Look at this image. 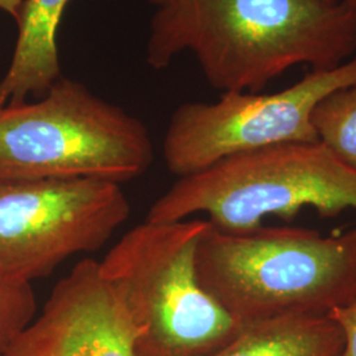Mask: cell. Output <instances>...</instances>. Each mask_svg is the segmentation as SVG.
I'll use <instances>...</instances> for the list:
<instances>
[{
  "label": "cell",
  "mask_w": 356,
  "mask_h": 356,
  "mask_svg": "<svg viewBox=\"0 0 356 356\" xmlns=\"http://www.w3.org/2000/svg\"><path fill=\"white\" fill-rule=\"evenodd\" d=\"M344 337L330 316H281L244 323L211 356H343Z\"/></svg>",
  "instance_id": "cell-10"
},
{
  "label": "cell",
  "mask_w": 356,
  "mask_h": 356,
  "mask_svg": "<svg viewBox=\"0 0 356 356\" xmlns=\"http://www.w3.org/2000/svg\"><path fill=\"white\" fill-rule=\"evenodd\" d=\"M23 3L24 0H0V10L11 15L16 20L19 17Z\"/></svg>",
  "instance_id": "cell-14"
},
{
  "label": "cell",
  "mask_w": 356,
  "mask_h": 356,
  "mask_svg": "<svg viewBox=\"0 0 356 356\" xmlns=\"http://www.w3.org/2000/svg\"><path fill=\"white\" fill-rule=\"evenodd\" d=\"M195 268L204 289L242 323L329 316L356 301V229L323 236L264 226L232 234L209 225Z\"/></svg>",
  "instance_id": "cell-2"
},
{
  "label": "cell",
  "mask_w": 356,
  "mask_h": 356,
  "mask_svg": "<svg viewBox=\"0 0 356 356\" xmlns=\"http://www.w3.org/2000/svg\"><path fill=\"white\" fill-rule=\"evenodd\" d=\"M318 141L343 165L356 170V85L335 90L312 114Z\"/></svg>",
  "instance_id": "cell-11"
},
{
  "label": "cell",
  "mask_w": 356,
  "mask_h": 356,
  "mask_svg": "<svg viewBox=\"0 0 356 356\" xmlns=\"http://www.w3.org/2000/svg\"><path fill=\"white\" fill-rule=\"evenodd\" d=\"M356 85V56L313 70L273 94L225 92L214 103H184L173 113L163 143L169 172L185 177L236 153L288 143H317L312 114L335 90Z\"/></svg>",
  "instance_id": "cell-7"
},
{
  "label": "cell",
  "mask_w": 356,
  "mask_h": 356,
  "mask_svg": "<svg viewBox=\"0 0 356 356\" xmlns=\"http://www.w3.org/2000/svg\"><path fill=\"white\" fill-rule=\"evenodd\" d=\"M69 0H24L11 64L0 81V107L41 98L61 78L57 35Z\"/></svg>",
  "instance_id": "cell-9"
},
{
  "label": "cell",
  "mask_w": 356,
  "mask_h": 356,
  "mask_svg": "<svg viewBox=\"0 0 356 356\" xmlns=\"http://www.w3.org/2000/svg\"><path fill=\"white\" fill-rule=\"evenodd\" d=\"M209 225L144 220L99 261L140 331L136 355L211 356L242 331L197 275V244Z\"/></svg>",
  "instance_id": "cell-3"
},
{
  "label": "cell",
  "mask_w": 356,
  "mask_h": 356,
  "mask_svg": "<svg viewBox=\"0 0 356 356\" xmlns=\"http://www.w3.org/2000/svg\"><path fill=\"white\" fill-rule=\"evenodd\" d=\"M129 211L111 181H0V277L31 284L51 276L69 257L102 248Z\"/></svg>",
  "instance_id": "cell-6"
},
{
  "label": "cell",
  "mask_w": 356,
  "mask_h": 356,
  "mask_svg": "<svg viewBox=\"0 0 356 356\" xmlns=\"http://www.w3.org/2000/svg\"><path fill=\"white\" fill-rule=\"evenodd\" d=\"M154 159L140 120L58 78L38 102L0 107V181L140 177Z\"/></svg>",
  "instance_id": "cell-5"
},
{
  "label": "cell",
  "mask_w": 356,
  "mask_h": 356,
  "mask_svg": "<svg viewBox=\"0 0 356 356\" xmlns=\"http://www.w3.org/2000/svg\"><path fill=\"white\" fill-rule=\"evenodd\" d=\"M153 4H156L157 7H160V6H163V4H165L168 1H170V0H151Z\"/></svg>",
  "instance_id": "cell-16"
},
{
  "label": "cell",
  "mask_w": 356,
  "mask_h": 356,
  "mask_svg": "<svg viewBox=\"0 0 356 356\" xmlns=\"http://www.w3.org/2000/svg\"><path fill=\"white\" fill-rule=\"evenodd\" d=\"M302 207L322 216L356 210V170L319 141L236 153L179 177L145 220L178 222L204 213L214 229L241 234L261 227L266 216L292 219Z\"/></svg>",
  "instance_id": "cell-4"
},
{
  "label": "cell",
  "mask_w": 356,
  "mask_h": 356,
  "mask_svg": "<svg viewBox=\"0 0 356 356\" xmlns=\"http://www.w3.org/2000/svg\"><path fill=\"white\" fill-rule=\"evenodd\" d=\"M329 316L343 331V356H356V301L351 305L332 310Z\"/></svg>",
  "instance_id": "cell-13"
},
{
  "label": "cell",
  "mask_w": 356,
  "mask_h": 356,
  "mask_svg": "<svg viewBox=\"0 0 356 356\" xmlns=\"http://www.w3.org/2000/svg\"><path fill=\"white\" fill-rule=\"evenodd\" d=\"M139 337L99 261L83 259L56 284L42 313L3 356H138Z\"/></svg>",
  "instance_id": "cell-8"
},
{
  "label": "cell",
  "mask_w": 356,
  "mask_h": 356,
  "mask_svg": "<svg viewBox=\"0 0 356 356\" xmlns=\"http://www.w3.org/2000/svg\"><path fill=\"white\" fill-rule=\"evenodd\" d=\"M327 3H332V4H339V3H356V0H325Z\"/></svg>",
  "instance_id": "cell-15"
},
{
  "label": "cell",
  "mask_w": 356,
  "mask_h": 356,
  "mask_svg": "<svg viewBox=\"0 0 356 356\" xmlns=\"http://www.w3.org/2000/svg\"><path fill=\"white\" fill-rule=\"evenodd\" d=\"M38 309L29 282L0 277V356L32 322Z\"/></svg>",
  "instance_id": "cell-12"
},
{
  "label": "cell",
  "mask_w": 356,
  "mask_h": 356,
  "mask_svg": "<svg viewBox=\"0 0 356 356\" xmlns=\"http://www.w3.org/2000/svg\"><path fill=\"white\" fill-rule=\"evenodd\" d=\"M191 51L214 89L257 92L293 66L332 69L356 51V3L170 0L153 15L147 63Z\"/></svg>",
  "instance_id": "cell-1"
}]
</instances>
